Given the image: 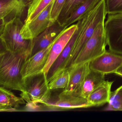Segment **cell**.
<instances>
[{
  "mask_svg": "<svg viewBox=\"0 0 122 122\" xmlns=\"http://www.w3.org/2000/svg\"><path fill=\"white\" fill-rule=\"evenodd\" d=\"M107 14L105 0H101L92 10L78 21L76 24L78 33L69 57L67 68L72 64L98 25L105 22Z\"/></svg>",
  "mask_w": 122,
  "mask_h": 122,
  "instance_id": "6da1fadb",
  "label": "cell"
},
{
  "mask_svg": "<svg viewBox=\"0 0 122 122\" xmlns=\"http://www.w3.org/2000/svg\"><path fill=\"white\" fill-rule=\"evenodd\" d=\"M27 57L4 50L0 53V85L8 90L25 92L21 74L23 65Z\"/></svg>",
  "mask_w": 122,
  "mask_h": 122,
  "instance_id": "7a4b0ae2",
  "label": "cell"
},
{
  "mask_svg": "<svg viewBox=\"0 0 122 122\" xmlns=\"http://www.w3.org/2000/svg\"><path fill=\"white\" fill-rule=\"evenodd\" d=\"M24 24L20 18H16L0 28V40L4 50L13 53L30 56L31 41L25 40L20 33ZM27 60V59H26Z\"/></svg>",
  "mask_w": 122,
  "mask_h": 122,
  "instance_id": "3957f363",
  "label": "cell"
},
{
  "mask_svg": "<svg viewBox=\"0 0 122 122\" xmlns=\"http://www.w3.org/2000/svg\"><path fill=\"white\" fill-rule=\"evenodd\" d=\"M24 81L25 92L20 95L28 105L36 107L38 103L43 104L50 101L51 90L46 74L43 73Z\"/></svg>",
  "mask_w": 122,
  "mask_h": 122,
  "instance_id": "277c9868",
  "label": "cell"
},
{
  "mask_svg": "<svg viewBox=\"0 0 122 122\" xmlns=\"http://www.w3.org/2000/svg\"><path fill=\"white\" fill-rule=\"evenodd\" d=\"M104 23H101L98 25L92 37L86 42L70 67L89 62L106 51L107 43Z\"/></svg>",
  "mask_w": 122,
  "mask_h": 122,
  "instance_id": "5b68a950",
  "label": "cell"
},
{
  "mask_svg": "<svg viewBox=\"0 0 122 122\" xmlns=\"http://www.w3.org/2000/svg\"><path fill=\"white\" fill-rule=\"evenodd\" d=\"M104 29L109 50L122 55V13L108 15Z\"/></svg>",
  "mask_w": 122,
  "mask_h": 122,
  "instance_id": "8992f818",
  "label": "cell"
},
{
  "mask_svg": "<svg viewBox=\"0 0 122 122\" xmlns=\"http://www.w3.org/2000/svg\"><path fill=\"white\" fill-rule=\"evenodd\" d=\"M55 1L49 4L33 20L24 23L20 31L24 39L32 40L53 23L51 21V12Z\"/></svg>",
  "mask_w": 122,
  "mask_h": 122,
  "instance_id": "52a82bcc",
  "label": "cell"
},
{
  "mask_svg": "<svg viewBox=\"0 0 122 122\" xmlns=\"http://www.w3.org/2000/svg\"><path fill=\"white\" fill-rule=\"evenodd\" d=\"M57 36L48 47L39 51L25 61L21 70L23 80L43 73L51 50Z\"/></svg>",
  "mask_w": 122,
  "mask_h": 122,
  "instance_id": "ba28073f",
  "label": "cell"
},
{
  "mask_svg": "<svg viewBox=\"0 0 122 122\" xmlns=\"http://www.w3.org/2000/svg\"><path fill=\"white\" fill-rule=\"evenodd\" d=\"M122 63V55L109 50L88 62L89 68L103 74L114 73Z\"/></svg>",
  "mask_w": 122,
  "mask_h": 122,
  "instance_id": "9c48e42d",
  "label": "cell"
},
{
  "mask_svg": "<svg viewBox=\"0 0 122 122\" xmlns=\"http://www.w3.org/2000/svg\"><path fill=\"white\" fill-rule=\"evenodd\" d=\"M52 109H71L91 107L87 98L77 94L63 90L55 102L43 104Z\"/></svg>",
  "mask_w": 122,
  "mask_h": 122,
  "instance_id": "30bf717a",
  "label": "cell"
},
{
  "mask_svg": "<svg viewBox=\"0 0 122 122\" xmlns=\"http://www.w3.org/2000/svg\"><path fill=\"white\" fill-rule=\"evenodd\" d=\"M77 28V24H73L64 28L58 36L51 50L47 61L43 70V73L47 76L51 67L62 52Z\"/></svg>",
  "mask_w": 122,
  "mask_h": 122,
  "instance_id": "8fae6325",
  "label": "cell"
},
{
  "mask_svg": "<svg viewBox=\"0 0 122 122\" xmlns=\"http://www.w3.org/2000/svg\"><path fill=\"white\" fill-rule=\"evenodd\" d=\"M27 6L25 0H0V28L16 18H20Z\"/></svg>",
  "mask_w": 122,
  "mask_h": 122,
  "instance_id": "7c38bea8",
  "label": "cell"
},
{
  "mask_svg": "<svg viewBox=\"0 0 122 122\" xmlns=\"http://www.w3.org/2000/svg\"><path fill=\"white\" fill-rule=\"evenodd\" d=\"M65 28H66L61 26L57 21L51 24L43 32L31 40L30 57L48 47Z\"/></svg>",
  "mask_w": 122,
  "mask_h": 122,
  "instance_id": "4fadbf2b",
  "label": "cell"
},
{
  "mask_svg": "<svg viewBox=\"0 0 122 122\" xmlns=\"http://www.w3.org/2000/svg\"><path fill=\"white\" fill-rule=\"evenodd\" d=\"M78 28L72 37L52 65L47 75L48 83L62 71L67 68L68 63L71 50L77 36Z\"/></svg>",
  "mask_w": 122,
  "mask_h": 122,
  "instance_id": "5bb4252c",
  "label": "cell"
},
{
  "mask_svg": "<svg viewBox=\"0 0 122 122\" xmlns=\"http://www.w3.org/2000/svg\"><path fill=\"white\" fill-rule=\"evenodd\" d=\"M70 80L64 90L77 94V92L89 71L88 62L73 66L69 68Z\"/></svg>",
  "mask_w": 122,
  "mask_h": 122,
  "instance_id": "9a60e30c",
  "label": "cell"
},
{
  "mask_svg": "<svg viewBox=\"0 0 122 122\" xmlns=\"http://www.w3.org/2000/svg\"><path fill=\"white\" fill-rule=\"evenodd\" d=\"M105 75L100 72L89 69L77 94L87 98L94 90L105 81Z\"/></svg>",
  "mask_w": 122,
  "mask_h": 122,
  "instance_id": "2e32d148",
  "label": "cell"
},
{
  "mask_svg": "<svg viewBox=\"0 0 122 122\" xmlns=\"http://www.w3.org/2000/svg\"><path fill=\"white\" fill-rule=\"evenodd\" d=\"M113 83L112 81H105L89 95L87 99L91 107L108 103Z\"/></svg>",
  "mask_w": 122,
  "mask_h": 122,
  "instance_id": "e0dca14e",
  "label": "cell"
},
{
  "mask_svg": "<svg viewBox=\"0 0 122 122\" xmlns=\"http://www.w3.org/2000/svg\"><path fill=\"white\" fill-rule=\"evenodd\" d=\"M25 103L22 97H17L13 93L4 87H0V111H15L21 105Z\"/></svg>",
  "mask_w": 122,
  "mask_h": 122,
  "instance_id": "ac0fdd59",
  "label": "cell"
},
{
  "mask_svg": "<svg viewBox=\"0 0 122 122\" xmlns=\"http://www.w3.org/2000/svg\"><path fill=\"white\" fill-rule=\"evenodd\" d=\"M101 0H85L66 20L63 27L67 28L77 22L92 10Z\"/></svg>",
  "mask_w": 122,
  "mask_h": 122,
  "instance_id": "d6986e66",
  "label": "cell"
},
{
  "mask_svg": "<svg viewBox=\"0 0 122 122\" xmlns=\"http://www.w3.org/2000/svg\"><path fill=\"white\" fill-rule=\"evenodd\" d=\"M54 0H34L30 2L25 23L29 22L40 14Z\"/></svg>",
  "mask_w": 122,
  "mask_h": 122,
  "instance_id": "ffe728a7",
  "label": "cell"
},
{
  "mask_svg": "<svg viewBox=\"0 0 122 122\" xmlns=\"http://www.w3.org/2000/svg\"><path fill=\"white\" fill-rule=\"evenodd\" d=\"M84 0H66L65 5L57 20L58 22L61 26L63 27L66 20Z\"/></svg>",
  "mask_w": 122,
  "mask_h": 122,
  "instance_id": "44dd1931",
  "label": "cell"
},
{
  "mask_svg": "<svg viewBox=\"0 0 122 122\" xmlns=\"http://www.w3.org/2000/svg\"><path fill=\"white\" fill-rule=\"evenodd\" d=\"M70 80V71L66 68L49 82V88L51 90L64 88L68 85Z\"/></svg>",
  "mask_w": 122,
  "mask_h": 122,
  "instance_id": "7402d4cb",
  "label": "cell"
},
{
  "mask_svg": "<svg viewBox=\"0 0 122 122\" xmlns=\"http://www.w3.org/2000/svg\"><path fill=\"white\" fill-rule=\"evenodd\" d=\"M107 110L122 111V85L111 92Z\"/></svg>",
  "mask_w": 122,
  "mask_h": 122,
  "instance_id": "603a6c76",
  "label": "cell"
},
{
  "mask_svg": "<svg viewBox=\"0 0 122 122\" xmlns=\"http://www.w3.org/2000/svg\"><path fill=\"white\" fill-rule=\"evenodd\" d=\"M105 2L107 14L122 13V0H105Z\"/></svg>",
  "mask_w": 122,
  "mask_h": 122,
  "instance_id": "cb8c5ba5",
  "label": "cell"
},
{
  "mask_svg": "<svg viewBox=\"0 0 122 122\" xmlns=\"http://www.w3.org/2000/svg\"><path fill=\"white\" fill-rule=\"evenodd\" d=\"M66 0H55L51 12V21L55 23L57 21L65 3Z\"/></svg>",
  "mask_w": 122,
  "mask_h": 122,
  "instance_id": "d4e9b609",
  "label": "cell"
},
{
  "mask_svg": "<svg viewBox=\"0 0 122 122\" xmlns=\"http://www.w3.org/2000/svg\"><path fill=\"white\" fill-rule=\"evenodd\" d=\"M115 74L122 77V63L114 73Z\"/></svg>",
  "mask_w": 122,
  "mask_h": 122,
  "instance_id": "484cf974",
  "label": "cell"
},
{
  "mask_svg": "<svg viewBox=\"0 0 122 122\" xmlns=\"http://www.w3.org/2000/svg\"><path fill=\"white\" fill-rule=\"evenodd\" d=\"M28 1H30V2H32V1H33V0H28Z\"/></svg>",
  "mask_w": 122,
  "mask_h": 122,
  "instance_id": "4316f807",
  "label": "cell"
}]
</instances>
